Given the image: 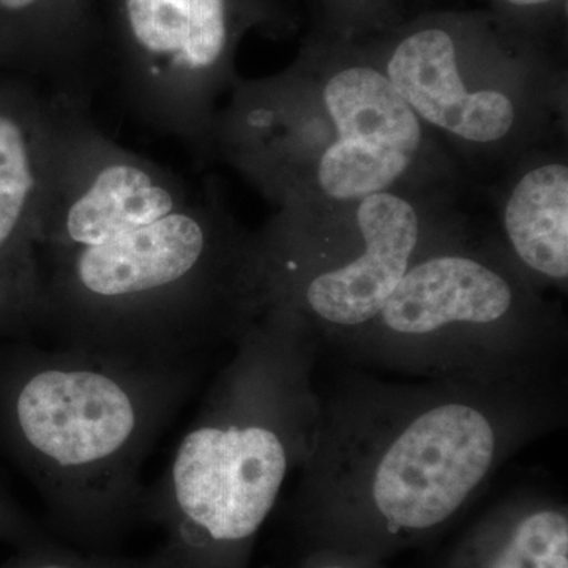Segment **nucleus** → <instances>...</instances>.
<instances>
[{"label":"nucleus","instance_id":"6","mask_svg":"<svg viewBox=\"0 0 568 568\" xmlns=\"http://www.w3.org/2000/svg\"><path fill=\"white\" fill-rule=\"evenodd\" d=\"M462 197L377 193L353 204L276 211L257 233L261 305L302 335H365L410 265L467 223Z\"/></svg>","mask_w":568,"mask_h":568},{"label":"nucleus","instance_id":"16","mask_svg":"<svg viewBox=\"0 0 568 568\" xmlns=\"http://www.w3.org/2000/svg\"><path fill=\"white\" fill-rule=\"evenodd\" d=\"M294 568H386L383 560L331 548H312Z\"/></svg>","mask_w":568,"mask_h":568},{"label":"nucleus","instance_id":"5","mask_svg":"<svg viewBox=\"0 0 568 568\" xmlns=\"http://www.w3.org/2000/svg\"><path fill=\"white\" fill-rule=\"evenodd\" d=\"M372 58L467 181L491 189L566 130L562 74L473 22L426 18Z\"/></svg>","mask_w":568,"mask_h":568},{"label":"nucleus","instance_id":"18","mask_svg":"<svg viewBox=\"0 0 568 568\" xmlns=\"http://www.w3.org/2000/svg\"><path fill=\"white\" fill-rule=\"evenodd\" d=\"M0 338H6V332H3L2 323H0Z\"/></svg>","mask_w":568,"mask_h":568},{"label":"nucleus","instance_id":"10","mask_svg":"<svg viewBox=\"0 0 568 568\" xmlns=\"http://www.w3.org/2000/svg\"><path fill=\"white\" fill-rule=\"evenodd\" d=\"M52 126L51 100L0 70V323L6 338L39 331L36 241Z\"/></svg>","mask_w":568,"mask_h":568},{"label":"nucleus","instance_id":"8","mask_svg":"<svg viewBox=\"0 0 568 568\" xmlns=\"http://www.w3.org/2000/svg\"><path fill=\"white\" fill-rule=\"evenodd\" d=\"M500 433L474 403L425 407L377 450L366 484L301 510L313 548L373 559L410 547L448 525L499 457Z\"/></svg>","mask_w":568,"mask_h":568},{"label":"nucleus","instance_id":"11","mask_svg":"<svg viewBox=\"0 0 568 568\" xmlns=\"http://www.w3.org/2000/svg\"><path fill=\"white\" fill-rule=\"evenodd\" d=\"M0 70L51 102L91 111L104 88L103 18L95 0H0Z\"/></svg>","mask_w":568,"mask_h":568},{"label":"nucleus","instance_id":"15","mask_svg":"<svg viewBox=\"0 0 568 568\" xmlns=\"http://www.w3.org/2000/svg\"><path fill=\"white\" fill-rule=\"evenodd\" d=\"M59 540L20 506L0 477V541L14 549L37 547Z\"/></svg>","mask_w":568,"mask_h":568},{"label":"nucleus","instance_id":"7","mask_svg":"<svg viewBox=\"0 0 568 568\" xmlns=\"http://www.w3.org/2000/svg\"><path fill=\"white\" fill-rule=\"evenodd\" d=\"M275 14L272 0H106L104 85L134 121L209 162L222 99L242 80L239 43Z\"/></svg>","mask_w":568,"mask_h":568},{"label":"nucleus","instance_id":"13","mask_svg":"<svg viewBox=\"0 0 568 568\" xmlns=\"http://www.w3.org/2000/svg\"><path fill=\"white\" fill-rule=\"evenodd\" d=\"M444 568H568L566 507L503 508L459 541Z\"/></svg>","mask_w":568,"mask_h":568},{"label":"nucleus","instance_id":"1","mask_svg":"<svg viewBox=\"0 0 568 568\" xmlns=\"http://www.w3.org/2000/svg\"><path fill=\"white\" fill-rule=\"evenodd\" d=\"M37 230L39 331L133 364H203L261 310L260 248L219 190L130 151L52 102Z\"/></svg>","mask_w":568,"mask_h":568},{"label":"nucleus","instance_id":"17","mask_svg":"<svg viewBox=\"0 0 568 568\" xmlns=\"http://www.w3.org/2000/svg\"><path fill=\"white\" fill-rule=\"evenodd\" d=\"M500 7L507 10L518 11V13H536L558 6L562 0H497Z\"/></svg>","mask_w":568,"mask_h":568},{"label":"nucleus","instance_id":"14","mask_svg":"<svg viewBox=\"0 0 568 568\" xmlns=\"http://www.w3.org/2000/svg\"><path fill=\"white\" fill-rule=\"evenodd\" d=\"M0 568H182L173 549L160 547L144 558H130L118 552L82 551L61 540L18 549Z\"/></svg>","mask_w":568,"mask_h":568},{"label":"nucleus","instance_id":"9","mask_svg":"<svg viewBox=\"0 0 568 568\" xmlns=\"http://www.w3.org/2000/svg\"><path fill=\"white\" fill-rule=\"evenodd\" d=\"M470 226L418 256L366 336L409 349L493 342L540 315L532 282L499 245H470Z\"/></svg>","mask_w":568,"mask_h":568},{"label":"nucleus","instance_id":"2","mask_svg":"<svg viewBox=\"0 0 568 568\" xmlns=\"http://www.w3.org/2000/svg\"><path fill=\"white\" fill-rule=\"evenodd\" d=\"M201 368L0 338V447L39 491L52 536L118 552L142 523V465Z\"/></svg>","mask_w":568,"mask_h":568},{"label":"nucleus","instance_id":"3","mask_svg":"<svg viewBox=\"0 0 568 568\" xmlns=\"http://www.w3.org/2000/svg\"><path fill=\"white\" fill-rule=\"evenodd\" d=\"M212 160L278 211L390 192L462 197L467 182L375 59L354 51H306L282 73L239 81L220 108Z\"/></svg>","mask_w":568,"mask_h":568},{"label":"nucleus","instance_id":"12","mask_svg":"<svg viewBox=\"0 0 568 568\" xmlns=\"http://www.w3.org/2000/svg\"><path fill=\"white\" fill-rule=\"evenodd\" d=\"M499 245L530 282L567 283L568 162L562 144L526 155L496 183Z\"/></svg>","mask_w":568,"mask_h":568},{"label":"nucleus","instance_id":"4","mask_svg":"<svg viewBox=\"0 0 568 568\" xmlns=\"http://www.w3.org/2000/svg\"><path fill=\"white\" fill-rule=\"evenodd\" d=\"M234 342L233 362L142 497V523L163 530L182 568H248L305 446L304 338L263 310Z\"/></svg>","mask_w":568,"mask_h":568}]
</instances>
